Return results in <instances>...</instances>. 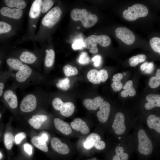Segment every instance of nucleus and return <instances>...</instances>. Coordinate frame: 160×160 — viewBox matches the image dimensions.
Wrapping results in <instances>:
<instances>
[{"mask_svg": "<svg viewBox=\"0 0 160 160\" xmlns=\"http://www.w3.org/2000/svg\"><path fill=\"white\" fill-rule=\"evenodd\" d=\"M116 154L113 158L112 160H127L128 155L124 152L123 148L121 146H117L115 149Z\"/></svg>", "mask_w": 160, "mask_h": 160, "instance_id": "nucleus-26", "label": "nucleus"}, {"mask_svg": "<svg viewBox=\"0 0 160 160\" xmlns=\"http://www.w3.org/2000/svg\"><path fill=\"white\" fill-rule=\"evenodd\" d=\"M51 144L53 149L60 154L66 155L70 151L68 146L66 144L62 143L57 138H52L51 140Z\"/></svg>", "mask_w": 160, "mask_h": 160, "instance_id": "nucleus-10", "label": "nucleus"}, {"mask_svg": "<svg viewBox=\"0 0 160 160\" xmlns=\"http://www.w3.org/2000/svg\"><path fill=\"white\" fill-rule=\"evenodd\" d=\"M42 1L35 0L32 3L29 12V15L31 18L36 19L39 15L41 11Z\"/></svg>", "mask_w": 160, "mask_h": 160, "instance_id": "nucleus-18", "label": "nucleus"}, {"mask_svg": "<svg viewBox=\"0 0 160 160\" xmlns=\"http://www.w3.org/2000/svg\"><path fill=\"white\" fill-rule=\"evenodd\" d=\"M111 87L114 91L117 92L121 89L123 84L121 81H113L111 85Z\"/></svg>", "mask_w": 160, "mask_h": 160, "instance_id": "nucleus-43", "label": "nucleus"}, {"mask_svg": "<svg viewBox=\"0 0 160 160\" xmlns=\"http://www.w3.org/2000/svg\"><path fill=\"white\" fill-rule=\"evenodd\" d=\"M26 137V134L24 132H20L17 134L14 138L15 142L16 144H18L21 141Z\"/></svg>", "mask_w": 160, "mask_h": 160, "instance_id": "nucleus-42", "label": "nucleus"}, {"mask_svg": "<svg viewBox=\"0 0 160 160\" xmlns=\"http://www.w3.org/2000/svg\"><path fill=\"white\" fill-rule=\"evenodd\" d=\"M7 63L10 67L17 70H19L20 67L23 65L21 61L17 58H8L7 60Z\"/></svg>", "mask_w": 160, "mask_h": 160, "instance_id": "nucleus-30", "label": "nucleus"}, {"mask_svg": "<svg viewBox=\"0 0 160 160\" xmlns=\"http://www.w3.org/2000/svg\"><path fill=\"white\" fill-rule=\"evenodd\" d=\"M63 102L58 97L54 98L52 102V105L54 108L57 110H60L62 105Z\"/></svg>", "mask_w": 160, "mask_h": 160, "instance_id": "nucleus-40", "label": "nucleus"}, {"mask_svg": "<svg viewBox=\"0 0 160 160\" xmlns=\"http://www.w3.org/2000/svg\"><path fill=\"white\" fill-rule=\"evenodd\" d=\"M123 78V75L120 73H117L113 76L112 80L113 81H121Z\"/></svg>", "mask_w": 160, "mask_h": 160, "instance_id": "nucleus-49", "label": "nucleus"}, {"mask_svg": "<svg viewBox=\"0 0 160 160\" xmlns=\"http://www.w3.org/2000/svg\"><path fill=\"white\" fill-rule=\"evenodd\" d=\"M115 32L116 37L127 44H131L135 41V36L133 32L126 27H119Z\"/></svg>", "mask_w": 160, "mask_h": 160, "instance_id": "nucleus-6", "label": "nucleus"}, {"mask_svg": "<svg viewBox=\"0 0 160 160\" xmlns=\"http://www.w3.org/2000/svg\"><path fill=\"white\" fill-rule=\"evenodd\" d=\"M71 16L73 20L81 21L82 25L86 28L93 26L98 20V17L96 15L88 14L87 10L84 9H73L71 12Z\"/></svg>", "mask_w": 160, "mask_h": 160, "instance_id": "nucleus-1", "label": "nucleus"}, {"mask_svg": "<svg viewBox=\"0 0 160 160\" xmlns=\"http://www.w3.org/2000/svg\"><path fill=\"white\" fill-rule=\"evenodd\" d=\"M54 122L56 128L63 134L67 135L72 133L71 128L67 122L58 118H55Z\"/></svg>", "mask_w": 160, "mask_h": 160, "instance_id": "nucleus-13", "label": "nucleus"}, {"mask_svg": "<svg viewBox=\"0 0 160 160\" xmlns=\"http://www.w3.org/2000/svg\"></svg>", "mask_w": 160, "mask_h": 160, "instance_id": "nucleus-62", "label": "nucleus"}, {"mask_svg": "<svg viewBox=\"0 0 160 160\" xmlns=\"http://www.w3.org/2000/svg\"><path fill=\"white\" fill-rule=\"evenodd\" d=\"M53 4L54 2L52 0H42L41 5L42 13H44L47 12L52 7Z\"/></svg>", "mask_w": 160, "mask_h": 160, "instance_id": "nucleus-34", "label": "nucleus"}, {"mask_svg": "<svg viewBox=\"0 0 160 160\" xmlns=\"http://www.w3.org/2000/svg\"><path fill=\"white\" fill-rule=\"evenodd\" d=\"M111 42L110 37L105 35L97 36L92 35L87 37L84 40V47L90 49L89 52L92 54H96L98 52L97 44H99L101 46L106 47L109 46Z\"/></svg>", "mask_w": 160, "mask_h": 160, "instance_id": "nucleus-2", "label": "nucleus"}, {"mask_svg": "<svg viewBox=\"0 0 160 160\" xmlns=\"http://www.w3.org/2000/svg\"><path fill=\"white\" fill-rule=\"evenodd\" d=\"M62 14V11L59 7H54L43 17L42 20V25L48 28L52 27L59 21Z\"/></svg>", "mask_w": 160, "mask_h": 160, "instance_id": "nucleus-5", "label": "nucleus"}, {"mask_svg": "<svg viewBox=\"0 0 160 160\" xmlns=\"http://www.w3.org/2000/svg\"><path fill=\"white\" fill-rule=\"evenodd\" d=\"M121 95L122 97H126L128 96V93L126 90L124 89L121 92Z\"/></svg>", "mask_w": 160, "mask_h": 160, "instance_id": "nucleus-53", "label": "nucleus"}, {"mask_svg": "<svg viewBox=\"0 0 160 160\" xmlns=\"http://www.w3.org/2000/svg\"><path fill=\"white\" fill-rule=\"evenodd\" d=\"M119 139H120V137H119Z\"/></svg>", "mask_w": 160, "mask_h": 160, "instance_id": "nucleus-61", "label": "nucleus"}, {"mask_svg": "<svg viewBox=\"0 0 160 160\" xmlns=\"http://www.w3.org/2000/svg\"><path fill=\"white\" fill-rule=\"evenodd\" d=\"M11 26L9 24L2 21H0V34L7 33L11 31Z\"/></svg>", "mask_w": 160, "mask_h": 160, "instance_id": "nucleus-35", "label": "nucleus"}, {"mask_svg": "<svg viewBox=\"0 0 160 160\" xmlns=\"http://www.w3.org/2000/svg\"><path fill=\"white\" fill-rule=\"evenodd\" d=\"M31 68L28 65L23 64L20 68L16 74V78L19 82L25 81L32 73Z\"/></svg>", "mask_w": 160, "mask_h": 160, "instance_id": "nucleus-14", "label": "nucleus"}, {"mask_svg": "<svg viewBox=\"0 0 160 160\" xmlns=\"http://www.w3.org/2000/svg\"><path fill=\"white\" fill-rule=\"evenodd\" d=\"M46 57L45 60V64L48 67H51L53 65L55 58V52L52 49L47 50Z\"/></svg>", "mask_w": 160, "mask_h": 160, "instance_id": "nucleus-27", "label": "nucleus"}, {"mask_svg": "<svg viewBox=\"0 0 160 160\" xmlns=\"http://www.w3.org/2000/svg\"><path fill=\"white\" fill-rule=\"evenodd\" d=\"M124 116L121 112H118L116 115L112 127L115 133L118 135L123 134L126 131L124 124Z\"/></svg>", "mask_w": 160, "mask_h": 160, "instance_id": "nucleus-8", "label": "nucleus"}, {"mask_svg": "<svg viewBox=\"0 0 160 160\" xmlns=\"http://www.w3.org/2000/svg\"><path fill=\"white\" fill-rule=\"evenodd\" d=\"M70 80L69 78H65L59 80L56 84V86L59 88L64 90L68 89L70 87L69 84Z\"/></svg>", "mask_w": 160, "mask_h": 160, "instance_id": "nucleus-33", "label": "nucleus"}, {"mask_svg": "<svg viewBox=\"0 0 160 160\" xmlns=\"http://www.w3.org/2000/svg\"><path fill=\"white\" fill-rule=\"evenodd\" d=\"M71 125L73 129L80 131L84 135L87 134L90 131L86 122L79 118L75 119L71 123Z\"/></svg>", "mask_w": 160, "mask_h": 160, "instance_id": "nucleus-12", "label": "nucleus"}, {"mask_svg": "<svg viewBox=\"0 0 160 160\" xmlns=\"http://www.w3.org/2000/svg\"><path fill=\"white\" fill-rule=\"evenodd\" d=\"M148 63L147 62H145L143 64L140 66V69L142 71H144L145 68H146L148 64Z\"/></svg>", "mask_w": 160, "mask_h": 160, "instance_id": "nucleus-54", "label": "nucleus"}, {"mask_svg": "<svg viewBox=\"0 0 160 160\" xmlns=\"http://www.w3.org/2000/svg\"><path fill=\"white\" fill-rule=\"evenodd\" d=\"M92 60L94 62V65L95 67L99 66L101 62V57L99 55H97L93 57Z\"/></svg>", "mask_w": 160, "mask_h": 160, "instance_id": "nucleus-45", "label": "nucleus"}, {"mask_svg": "<svg viewBox=\"0 0 160 160\" xmlns=\"http://www.w3.org/2000/svg\"><path fill=\"white\" fill-rule=\"evenodd\" d=\"M32 143L36 147L41 151L47 152L48 151V148L46 142L40 136L33 137L31 140Z\"/></svg>", "mask_w": 160, "mask_h": 160, "instance_id": "nucleus-22", "label": "nucleus"}, {"mask_svg": "<svg viewBox=\"0 0 160 160\" xmlns=\"http://www.w3.org/2000/svg\"><path fill=\"white\" fill-rule=\"evenodd\" d=\"M78 60L80 64H87L89 63L90 58L86 52H83L80 55Z\"/></svg>", "mask_w": 160, "mask_h": 160, "instance_id": "nucleus-36", "label": "nucleus"}, {"mask_svg": "<svg viewBox=\"0 0 160 160\" xmlns=\"http://www.w3.org/2000/svg\"><path fill=\"white\" fill-rule=\"evenodd\" d=\"M156 77L160 79V69H158L157 70L156 72Z\"/></svg>", "mask_w": 160, "mask_h": 160, "instance_id": "nucleus-56", "label": "nucleus"}, {"mask_svg": "<svg viewBox=\"0 0 160 160\" xmlns=\"http://www.w3.org/2000/svg\"><path fill=\"white\" fill-rule=\"evenodd\" d=\"M20 59L21 61L27 64H32L36 59V55L33 53L28 51L23 52L20 55Z\"/></svg>", "mask_w": 160, "mask_h": 160, "instance_id": "nucleus-24", "label": "nucleus"}, {"mask_svg": "<svg viewBox=\"0 0 160 160\" xmlns=\"http://www.w3.org/2000/svg\"><path fill=\"white\" fill-rule=\"evenodd\" d=\"M104 100L100 96H97L93 99H86L83 103L84 106L88 110H96Z\"/></svg>", "mask_w": 160, "mask_h": 160, "instance_id": "nucleus-15", "label": "nucleus"}, {"mask_svg": "<svg viewBox=\"0 0 160 160\" xmlns=\"http://www.w3.org/2000/svg\"><path fill=\"white\" fill-rule=\"evenodd\" d=\"M147 124L148 127L154 129L156 132L160 133V118L155 115H151L147 119Z\"/></svg>", "mask_w": 160, "mask_h": 160, "instance_id": "nucleus-21", "label": "nucleus"}, {"mask_svg": "<svg viewBox=\"0 0 160 160\" xmlns=\"http://www.w3.org/2000/svg\"><path fill=\"white\" fill-rule=\"evenodd\" d=\"M1 114L0 113V118H1Z\"/></svg>", "mask_w": 160, "mask_h": 160, "instance_id": "nucleus-59", "label": "nucleus"}, {"mask_svg": "<svg viewBox=\"0 0 160 160\" xmlns=\"http://www.w3.org/2000/svg\"><path fill=\"white\" fill-rule=\"evenodd\" d=\"M63 71L67 76L75 75L78 73V70L76 67L69 65H67L63 68Z\"/></svg>", "mask_w": 160, "mask_h": 160, "instance_id": "nucleus-31", "label": "nucleus"}, {"mask_svg": "<svg viewBox=\"0 0 160 160\" xmlns=\"http://www.w3.org/2000/svg\"><path fill=\"white\" fill-rule=\"evenodd\" d=\"M14 140V136L11 133L7 132L5 134L4 143L7 149L10 150L12 148Z\"/></svg>", "mask_w": 160, "mask_h": 160, "instance_id": "nucleus-29", "label": "nucleus"}, {"mask_svg": "<svg viewBox=\"0 0 160 160\" xmlns=\"http://www.w3.org/2000/svg\"><path fill=\"white\" fill-rule=\"evenodd\" d=\"M4 87V84L2 83H0V97H1L3 93V89Z\"/></svg>", "mask_w": 160, "mask_h": 160, "instance_id": "nucleus-55", "label": "nucleus"}, {"mask_svg": "<svg viewBox=\"0 0 160 160\" xmlns=\"http://www.w3.org/2000/svg\"><path fill=\"white\" fill-rule=\"evenodd\" d=\"M133 87V81L132 80L127 81L124 86L123 88L124 89H129Z\"/></svg>", "mask_w": 160, "mask_h": 160, "instance_id": "nucleus-50", "label": "nucleus"}, {"mask_svg": "<svg viewBox=\"0 0 160 160\" xmlns=\"http://www.w3.org/2000/svg\"><path fill=\"white\" fill-rule=\"evenodd\" d=\"M100 140L101 137L99 135L95 133H92L87 137L84 146L86 149H89L94 147L95 143Z\"/></svg>", "mask_w": 160, "mask_h": 160, "instance_id": "nucleus-19", "label": "nucleus"}, {"mask_svg": "<svg viewBox=\"0 0 160 160\" xmlns=\"http://www.w3.org/2000/svg\"><path fill=\"white\" fill-rule=\"evenodd\" d=\"M94 147L97 149L101 150L104 149L105 148V144L103 141L100 140L96 143L94 145Z\"/></svg>", "mask_w": 160, "mask_h": 160, "instance_id": "nucleus-47", "label": "nucleus"}, {"mask_svg": "<svg viewBox=\"0 0 160 160\" xmlns=\"http://www.w3.org/2000/svg\"><path fill=\"white\" fill-rule=\"evenodd\" d=\"M160 84V79L156 77H152L150 79L148 82V85L152 88H155L158 87Z\"/></svg>", "mask_w": 160, "mask_h": 160, "instance_id": "nucleus-39", "label": "nucleus"}, {"mask_svg": "<svg viewBox=\"0 0 160 160\" xmlns=\"http://www.w3.org/2000/svg\"><path fill=\"white\" fill-rule=\"evenodd\" d=\"M87 77L89 81L94 84H98L101 82L99 76L98 71L96 69L90 70L87 73Z\"/></svg>", "mask_w": 160, "mask_h": 160, "instance_id": "nucleus-25", "label": "nucleus"}, {"mask_svg": "<svg viewBox=\"0 0 160 160\" xmlns=\"http://www.w3.org/2000/svg\"><path fill=\"white\" fill-rule=\"evenodd\" d=\"M98 74L101 82L105 81L108 77V74L107 71L104 69L100 70L98 71Z\"/></svg>", "mask_w": 160, "mask_h": 160, "instance_id": "nucleus-41", "label": "nucleus"}, {"mask_svg": "<svg viewBox=\"0 0 160 160\" xmlns=\"http://www.w3.org/2000/svg\"><path fill=\"white\" fill-rule=\"evenodd\" d=\"M146 99L148 102L151 100H160V95L159 94H150L147 96Z\"/></svg>", "mask_w": 160, "mask_h": 160, "instance_id": "nucleus-44", "label": "nucleus"}, {"mask_svg": "<svg viewBox=\"0 0 160 160\" xmlns=\"http://www.w3.org/2000/svg\"><path fill=\"white\" fill-rule=\"evenodd\" d=\"M4 97L12 108H15L18 105V101L16 95L11 90H7L4 93Z\"/></svg>", "mask_w": 160, "mask_h": 160, "instance_id": "nucleus-17", "label": "nucleus"}, {"mask_svg": "<svg viewBox=\"0 0 160 160\" xmlns=\"http://www.w3.org/2000/svg\"><path fill=\"white\" fill-rule=\"evenodd\" d=\"M1 63V61L0 60V65Z\"/></svg>", "mask_w": 160, "mask_h": 160, "instance_id": "nucleus-60", "label": "nucleus"}, {"mask_svg": "<svg viewBox=\"0 0 160 160\" xmlns=\"http://www.w3.org/2000/svg\"><path fill=\"white\" fill-rule=\"evenodd\" d=\"M126 90L127 91L128 95L130 97L134 96L136 94L135 90L133 87L129 89Z\"/></svg>", "mask_w": 160, "mask_h": 160, "instance_id": "nucleus-51", "label": "nucleus"}, {"mask_svg": "<svg viewBox=\"0 0 160 160\" xmlns=\"http://www.w3.org/2000/svg\"><path fill=\"white\" fill-rule=\"evenodd\" d=\"M154 68L153 63L152 62L148 63L147 67L144 71L145 73L150 74L153 71Z\"/></svg>", "mask_w": 160, "mask_h": 160, "instance_id": "nucleus-48", "label": "nucleus"}, {"mask_svg": "<svg viewBox=\"0 0 160 160\" xmlns=\"http://www.w3.org/2000/svg\"><path fill=\"white\" fill-rule=\"evenodd\" d=\"M40 137H41L42 140L46 142L48 140V136L45 133H42Z\"/></svg>", "mask_w": 160, "mask_h": 160, "instance_id": "nucleus-52", "label": "nucleus"}, {"mask_svg": "<svg viewBox=\"0 0 160 160\" xmlns=\"http://www.w3.org/2000/svg\"><path fill=\"white\" fill-rule=\"evenodd\" d=\"M150 44L151 47L155 52L160 53V38H152L150 41Z\"/></svg>", "mask_w": 160, "mask_h": 160, "instance_id": "nucleus-32", "label": "nucleus"}, {"mask_svg": "<svg viewBox=\"0 0 160 160\" xmlns=\"http://www.w3.org/2000/svg\"><path fill=\"white\" fill-rule=\"evenodd\" d=\"M74 109L75 106L72 103L63 102L60 111V114L63 116L65 117H69L73 113Z\"/></svg>", "mask_w": 160, "mask_h": 160, "instance_id": "nucleus-20", "label": "nucleus"}, {"mask_svg": "<svg viewBox=\"0 0 160 160\" xmlns=\"http://www.w3.org/2000/svg\"><path fill=\"white\" fill-rule=\"evenodd\" d=\"M126 74V73L124 72V73H123V75H125Z\"/></svg>", "mask_w": 160, "mask_h": 160, "instance_id": "nucleus-58", "label": "nucleus"}, {"mask_svg": "<svg viewBox=\"0 0 160 160\" xmlns=\"http://www.w3.org/2000/svg\"><path fill=\"white\" fill-rule=\"evenodd\" d=\"M84 47V41L81 39H76L72 45V48L74 50L82 49Z\"/></svg>", "mask_w": 160, "mask_h": 160, "instance_id": "nucleus-37", "label": "nucleus"}, {"mask_svg": "<svg viewBox=\"0 0 160 160\" xmlns=\"http://www.w3.org/2000/svg\"><path fill=\"white\" fill-rule=\"evenodd\" d=\"M100 111L97 113L98 120L102 123H105L108 120L109 116L111 106L106 101H104L99 107Z\"/></svg>", "mask_w": 160, "mask_h": 160, "instance_id": "nucleus-11", "label": "nucleus"}, {"mask_svg": "<svg viewBox=\"0 0 160 160\" xmlns=\"http://www.w3.org/2000/svg\"><path fill=\"white\" fill-rule=\"evenodd\" d=\"M148 13V10L145 6L142 4H137L124 10L123 16L125 20L133 21L139 17L146 16Z\"/></svg>", "mask_w": 160, "mask_h": 160, "instance_id": "nucleus-3", "label": "nucleus"}, {"mask_svg": "<svg viewBox=\"0 0 160 160\" xmlns=\"http://www.w3.org/2000/svg\"><path fill=\"white\" fill-rule=\"evenodd\" d=\"M138 137V149L139 152L145 155L151 154L153 149L152 142L143 129H140L139 131Z\"/></svg>", "mask_w": 160, "mask_h": 160, "instance_id": "nucleus-4", "label": "nucleus"}, {"mask_svg": "<svg viewBox=\"0 0 160 160\" xmlns=\"http://www.w3.org/2000/svg\"><path fill=\"white\" fill-rule=\"evenodd\" d=\"M146 58V56L143 54L133 56L129 60L130 65L132 66H135L139 63L144 62Z\"/></svg>", "mask_w": 160, "mask_h": 160, "instance_id": "nucleus-28", "label": "nucleus"}, {"mask_svg": "<svg viewBox=\"0 0 160 160\" xmlns=\"http://www.w3.org/2000/svg\"><path fill=\"white\" fill-rule=\"evenodd\" d=\"M0 12L4 16L16 20L21 18L23 14L22 9L7 7H3L1 8Z\"/></svg>", "mask_w": 160, "mask_h": 160, "instance_id": "nucleus-9", "label": "nucleus"}, {"mask_svg": "<svg viewBox=\"0 0 160 160\" xmlns=\"http://www.w3.org/2000/svg\"><path fill=\"white\" fill-rule=\"evenodd\" d=\"M36 105V97L33 95L30 94L26 96L22 100L20 107L22 111L29 112L34 110Z\"/></svg>", "mask_w": 160, "mask_h": 160, "instance_id": "nucleus-7", "label": "nucleus"}, {"mask_svg": "<svg viewBox=\"0 0 160 160\" xmlns=\"http://www.w3.org/2000/svg\"><path fill=\"white\" fill-rule=\"evenodd\" d=\"M4 1L9 8L22 9L26 6L25 1L23 0H5Z\"/></svg>", "mask_w": 160, "mask_h": 160, "instance_id": "nucleus-23", "label": "nucleus"}, {"mask_svg": "<svg viewBox=\"0 0 160 160\" xmlns=\"http://www.w3.org/2000/svg\"><path fill=\"white\" fill-rule=\"evenodd\" d=\"M24 150L25 152L29 156L32 153V147L31 145L28 143H26L24 145Z\"/></svg>", "mask_w": 160, "mask_h": 160, "instance_id": "nucleus-46", "label": "nucleus"}, {"mask_svg": "<svg viewBox=\"0 0 160 160\" xmlns=\"http://www.w3.org/2000/svg\"><path fill=\"white\" fill-rule=\"evenodd\" d=\"M156 107H160V100L150 101L146 103L145 105V108L148 110Z\"/></svg>", "mask_w": 160, "mask_h": 160, "instance_id": "nucleus-38", "label": "nucleus"}, {"mask_svg": "<svg viewBox=\"0 0 160 160\" xmlns=\"http://www.w3.org/2000/svg\"><path fill=\"white\" fill-rule=\"evenodd\" d=\"M47 117L44 115H35L28 120L29 124L33 128L36 129H39L42 124L46 121Z\"/></svg>", "mask_w": 160, "mask_h": 160, "instance_id": "nucleus-16", "label": "nucleus"}, {"mask_svg": "<svg viewBox=\"0 0 160 160\" xmlns=\"http://www.w3.org/2000/svg\"><path fill=\"white\" fill-rule=\"evenodd\" d=\"M2 157H3L2 155V153H1L0 152V160L1 159H2Z\"/></svg>", "mask_w": 160, "mask_h": 160, "instance_id": "nucleus-57", "label": "nucleus"}]
</instances>
